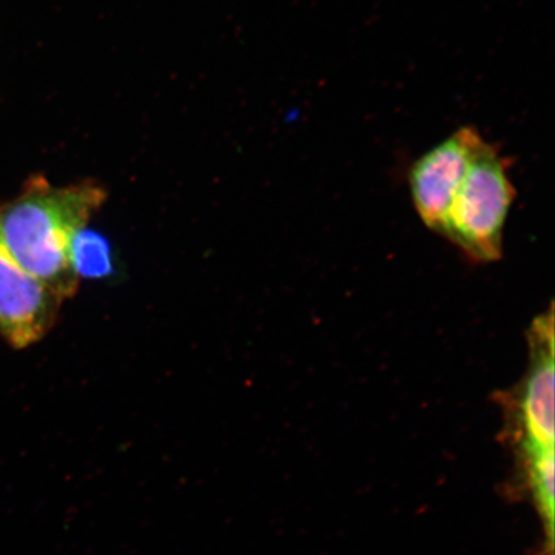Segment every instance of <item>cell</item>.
Listing matches in <instances>:
<instances>
[{"mask_svg": "<svg viewBox=\"0 0 555 555\" xmlns=\"http://www.w3.org/2000/svg\"><path fill=\"white\" fill-rule=\"evenodd\" d=\"M483 137L463 127L435 145L412 165L409 186L416 212L425 225L440 233L451 199L460 186Z\"/></svg>", "mask_w": 555, "mask_h": 555, "instance_id": "obj_4", "label": "cell"}, {"mask_svg": "<svg viewBox=\"0 0 555 555\" xmlns=\"http://www.w3.org/2000/svg\"><path fill=\"white\" fill-rule=\"evenodd\" d=\"M62 302L0 243V336L13 349L23 350L43 339L57 322Z\"/></svg>", "mask_w": 555, "mask_h": 555, "instance_id": "obj_5", "label": "cell"}, {"mask_svg": "<svg viewBox=\"0 0 555 555\" xmlns=\"http://www.w3.org/2000/svg\"><path fill=\"white\" fill-rule=\"evenodd\" d=\"M68 261L79 280H104L116 273L109 242L88 227L76 231L69 240Z\"/></svg>", "mask_w": 555, "mask_h": 555, "instance_id": "obj_6", "label": "cell"}, {"mask_svg": "<svg viewBox=\"0 0 555 555\" xmlns=\"http://www.w3.org/2000/svg\"><path fill=\"white\" fill-rule=\"evenodd\" d=\"M99 185L54 189L34 177L15 199L0 205V243L18 266L62 301L78 293L79 278L68 261L69 240L87 227L104 203Z\"/></svg>", "mask_w": 555, "mask_h": 555, "instance_id": "obj_1", "label": "cell"}, {"mask_svg": "<svg viewBox=\"0 0 555 555\" xmlns=\"http://www.w3.org/2000/svg\"><path fill=\"white\" fill-rule=\"evenodd\" d=\"M530 365L513 404L512 421L526 466L554 457V311L533 321Z\"/></svg>", "mask_w": 555, "mask_h": 555, "instance_id": "obj_3", "label": "cell"}, {"mask_svg": "<svg viewBox=\"0 0 555 555\" xmlns=\"http://www.w3.org/2000/svg\"><path fill=\"white\" fill-rule=\"evenodd\" d=\"M515 198L508 158L483 138L451 199L439 234L472 260L495 261L502 258L504 227Z\"/></svg>", "mask_w": 555, "mask_h": 555, "instance_id": "obj_2", "label": "cell"}]
</instances>
